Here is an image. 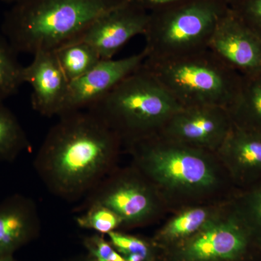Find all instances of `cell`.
<instances>
[{
	"label": "cell",
	"instance_id": "obj_1",
	"mask_svg": "<svg viewBox=\"0 0 261 261\" xmlns=\"http://www.w3.org/2000/svg\"><path fill=\"white\" fill-rule=\"evenodd\" d=\"M59 118L38 150L34 168L51 194L73 202L113 172L122 142L88 110Z\"/></svg>",
	"mask_w": 261,
	"mask_h": 261
},
{
	"label": "cell",
	"instance_id": "obj_2",
	"mask_svg": "<svg viewBox=\"0 0 261 261\" xmlns=\"http://www.w3.org/2000/svg\"><path fill=\"white\" fill-rule=\"evenodd\" d=\"M125 1L22 0L5 18L3 35L18 53L55 51Z\"/></svg>",
	"mask_w": 261,
	"mask_h": 261
},
{
	"label": "cell",
	"instance_id": "obj_3",
	"mask_svg": "<svg viewBox=\"0 0 261 261\" xmlns=\"http://www.w3.org/2000/svg\"><path fill=\"white\" fill-rule=\"evenodd\" d=\"M183 108L145 67L88 108L127 145L159 135Z\"/></svg>",
	"mask_w": 261,
	"mask_h": 261
},
{
	"label": "cell",
	"instance_id": "obj_4",
	"mask_svg": "<svg viewBox=\"0 0 261 261\" xmlns=\"http://www.w3.org/2000/svg\"><path fill=\"white\" fill-rule=\"evenodd\" d=\"M143 66L183 108L215 106L229 110L238 95L242 75L209 49Z\"/></svg>",
	"mask_w": 261,
	"mask_h": 261
},
{
	"label": "cell",
	"instance_id": "obj_5",
	"mask_svg": "<svg viewBox=\"0 0 261 261\" xmlns=\"http://www.w3.org/2000/svg\"><path fill=\"white\" fill-rule=\"evenodd\" d=\"M228 10L225 0H183L149 12L143 35L145 60L173 59L208 49Z\"/></svg>",
	"mask_w": 261,
	"mask_h": 261
},
{
	"label": "cell",
	"instance_id": "obj_6",
	"mask_svg": "<svg viewBox=\"0 0 261 261\" xmlns=\"http://www.w3.org/2000/svg\"><path fill=\"white\" fill-rule=\"evenodd\" d=\"M128 147L137 169L154 186L190 195L208 192L219 181L214 152L161 135L137 141Z\"/></svg>",
	"mask_w": 261,
	"mask_h": 261
},
{
	"label": "cell",
	"instance_id": "obj_7",
	"mask_svg": "<svg viewBox=\"0 0 261 261\" xmlns=\"http://www.w3.org/2000/svg\"><path fill=\"white\" fill-rule=\"evenodd\" d=\"M152 186L138 169L113 171L86 196L77 211L92 204H101L119 216L123 226L143 224L157 210V196Z\"/></svg>",
	"mask_w": 261,
	"mask_h": 261
},
{
	"label": "cell",
	"instance_id": "obj_8",
	"mask_svg": "<svg viewBox=\"0 0 261 261\" xmlns=\"http://www.w3.org/2000/svg\"><path fill=\"white\" fill-rule=\"evenodd\" d=\"M261 253L251 233L231 207L222 219H214L184 247L185 261H252Z\"/></svg>",
	"mask_w": 261,
	"mask_h": 261
},
{
	"label": "cell",
	"instance_id": "obj_9",
	"mask_svg": "<svg viewBox=\"0 0 261 261\" xmlns=\"http://www.w3.org/2000/svg\"><path fill=\"white\" fill-rule=\"evenodd\" d=\"M149 18L148 10L135 0H126L98 17L70 42L86 43L102 59H112L130 39L144 35Z\"/></svg>",
	"mask_w": 261,
	"mask_h": 261
},
{
	"label": "cell",
	"instance_id": "obj_10",
	"mask_svg": "<svg viewBox=\"0 0 261 261\" xmlns=\"http://www.w3.org/2000/svg\"><path fill=\"white\" fill-rule=\"evenodd\" d=\"M227 110L215 106L181 108L159 135L216 153L232 127Z\"/></svg>",
	"mask_w": 261,
	"mask_h": 261
},
{
	"label": "cell",
	"instance_id": "obj_11",
	"mask_svg": "<svg viewBox=\"0 0 261 261\" xmlns=\"http://www.w3.org/2000/svg\"><path fill=\"white\" fill-rule=\"evenodd\" d=\"M145 59V53L142 50L121 59L101 60L85 74L70 82L61 115L88 109L108 95L122 81L140 69Z\"/></svg>",
	"mask_w": 261,
	"mask_h": 261
},
{
	"label": "cell",
	"instance_id": "obj_12",
	"mask_svg": "<svg viewBox=\"0 0 261 261\" xmlns=\"http://www.w3.org/2000/svg\"><path fill=\"white\" fill-rule=\"evenodd\" d=\"M208 49L241 75L261 71V39L230 10L215 29Z\"/></svg>",
	"mask_w": 261,
	"mask_h": 261
},
{
	"label": "cell",
	"instance_id": "obj_13",
	"mask_svg": "<svg viewBox=\"0 0 261 261\" xmlns=\"http://www.w3.org/2000/svg\"><path fill=\"white\" fill-rule=\"evenodd\" d=\"M24 83L32 89L33 109L43 116H60L63 113L69 88L54 51H40L23 67Z\"/></svg>",
	"mask_w": 261,
	"mask_h": 261
},
{
	"label": "cell",
	"instance_id": "obj_14",
	"mask_svg": "<svg viewBox=\"0 0 261 261\" xmlns=\"http://www.w3.org/2000/svg\"><path fill=\"white\" fill-rule=\"evenodd\" d=\"M244 188L261 181V133L232 124L216 153Z\"/></svg>",
	"mask_w": 261,
	"mask_h": 261
},
{
	"label": "cell",
	"instance_id": "obj_15",
	"mask_svg": "<svg viewBox=\"0 0 261 261\" xmlns=\"http://www.w3.org/2000/svg\"><path fill=\"white\" fill-rule=\"evenodd\" d=\"M41 224L35 202L15 195L0 203V257L17 250L39 236Z\"/></svg>",
	"mask_w": 261,
	"mask_h": 261
},
{
	"label": "cell",
	"instance_id": "obj_16",
	"mask_svg": "<svg viewBox=\"0 0 261 261\" xmlns=\"http://www.w3.org/2000/svg\"><path fill=\"white\" fill-rule=\"evenodd\" d=\"M228 113L233 124L261 133V71L242 75L238 95Z\"/></svg>",
	"mask_w": 261,
	"mask_h": 261
},
{
	"label": "cell",
	"instance_id": "obj_17",
	"mask_svg": "<svg viewBox=\"0 0 261 261\" xmlns=\"http://www.w3.org/2000/svg\"><path fill=\"white\" fill-rule=\"evenodd\" d=\"M54 51L69 82L85 74L102 60L93 47L82 42L68 43Z\"/></svg>",
	"mask_w": 261,
	"mask_h": 261
},
{
	"label": "cell",
	"instance_id": "obj_18",
	"mask_svg": "<svg viewBox=\"0 0 261 261\" xmlns=\"http://www.w3.org/2000/svg\"><path fill=\"white\" fill-rule=\"evenodd\" d=\"M30 147L16 117L4 102H0V161H13Z\"/></svg>",
	"mask_w": 261,
	"mask_h": 261
},
{
	"label": "cell",
	"instance_id": "obj_19",
	"mask_svg": "<svg viewBox=\"0 0 261 261\" xmlns=\"http://www.w3.org/2000/svg\"><path fill=\"white\" fill-rule=\"evenodd\" d=\"M18 54L5 36L0 35V102L16 94L24 84L23 66Z\"/></svg>",
	"mask_w": 261,
	"mask_h": 261
},
{
	"label": "cell",
	"instance_id": "obj_20",
	"mask_svg": "<svg viewBox=\"0 0 261 261\" xmlns=\"http://www.w3.org/2000/svg\"><path fill=\"white\" fill-rule=\"evenodd\" d=\"M214 219L205 207H191L182 211L168 221L161 236L168 240L191 238Z\"/></svg>",
	"mask_w": 261,
	"mask_h": 261
},
{
	"label": "cell",
	"instance_id": "obj_21",
	"mask_svg": "<svg viewBox=\"0 0 261 261\" xmlns=\"http://www.w3.org/2000/svg\"><path fill=\"white\" fill-rule=\"evenodd\" d=\"M261 251V181L245 189L232 205Z\"/></svg>",
	"mask_w": 261,
	"mask_h": 261
},
{
	"label": "cell",
	"instance_id": "obj_22",
	"mask_svg": "<svg viewBox=\"0 0 261 261\" xmlns=\"http://www.w3.org/2000/svg\"><path fill=\"white\" fill-rule=\"evenodd\" d=\"M80 212L82 214L75 218L77 225L80 228L92 230L99 234L107 235L123 226L119 216L101 204H92Z\"/></svg>",
	"mask_w": 261,
	"mask_h": 261
},
{
	"label": "cell",
	"instance_id": "obj_23",
	"mask_svg": "<svg viewBox=\"0 0 261 261\" xmlns=\"http://www.w3.org/2000/svg\"><path fill=\"white\" fill-rule=\"evenodd\" d=\"M107 236L110 243L127 261H149L150 258V248L145 240L118 231Z\"/></svg>",
	"mask_w": 261,
	"mask_h": 261
},
{
	"label": "cell",
	"instance_id": "obj_24",
	"mask_svg": "<svg viewBox=\"0 0 261 261\" xmlns=\"http://www.w3.org/2000/svg\"><path fill=\"white\" fill-rule=\"evenodd\" d=\"M228 7L232 14L261 39V0H240Z\"/></svg>",
	"mask_w": 261,
	"mask_h": 261
},
{
	"label": "cell",
	"instance_id": "obj_25",
	"mask_svg": "<svg viewBox=\"0 0 261 261\" xmlns=\"http://www.w3.org/2000/svg\"><path fill=\"white\" fill-rule=\"evenodd\" d=\"M84 246L88 252V257L93 261H127L104 235L94 233L84 239Z\"/></svg>",
	"mask_w": 261,
	"mask_h": 261
},
{
	"label": "cell",
	"instance_id": "obj_26",
	"mask_svg": "<svg viewBox=\"0 0 261 261\" xmlns=\"http://www.w3.org/2000/svg\"><path fill=\"white\" fill-rule=\"evenodd\" d=\"M135 1L141 6L143 7L145 9L151 12L178 2L183 1V0H135Z\"/></svg>",
	"mask_w": 261,
	"mask_h": 261
},
{
	"label": "cell",
	"instance_id": "obj_27",
	"mask_svg": "<svg viewBox=\"0 0 261 261\" xmlns=\"http://www.w3.org/2000/svg\"><path fill=\"white\" fill-rule=\"evenodd\" d=\"M0 261H18L15 258L13 255H8V256H4L0 257Z\"/></svg>",
	"mask_w": 261,
	"mask_h": 261
},
{
	"label": "cell",
	"instance_id": "obj_28",
	"mask_svg": "<svg viewBox=\"0 0 261 261\" xmlns=\"http://www.w3.org/2000/svg\"><path fill=\"white\" fill-rule=\"evenodd\" d=\"M239 1H240V0H225V2L227 3L228 6L233 4V3H238Z\"/></svg>",
	"mask_w": 261,
	"mask_h": 261
},
{
	"label": "cell",
	"instance_id": "obj_29",
	"mask_svg": "<svg viewBox=\"0 0 261 261\" xmlns=\"http://www.w3.org/2000/svg\"><path fill=\"white\" fill-rule=\"evenodd\" d=\"M69 261H88V259H87V257H80V258H75Z\"/></svg>",
	"mask_w": 261,
	"mask_h": 261
},
{
	"label": "cell",
	"instance_id": "obj_30",
	"mask_svg": "<svg viewBox=\"0 0 261 261\" xmlns=\"http://www.w3.org/2000/svg\"><path fill=\"white\" fill-rule=\"evenodd\" d=\"M4 1L6 2H15V3H18L19 2L22 1V0H4Z\"/></svg>",
	"mask_w": 261,
	"mask_h": 261
},
{
	"label": "cell",
	"instance_id": "obj_31",
	"mask_svg": "<svg viewBox=\"0 0 261 261\" xmlns=\"http://www.w3.org/2000/svg\"><path fill=\"white\" fill-rule=\"evenodd\" d=\"M87 259H88V261H93V260H90V259H89L88 257H87Z\"/></svg>",
	"mask_w": 261,
	"mask_h": 261
}]
</instances>
